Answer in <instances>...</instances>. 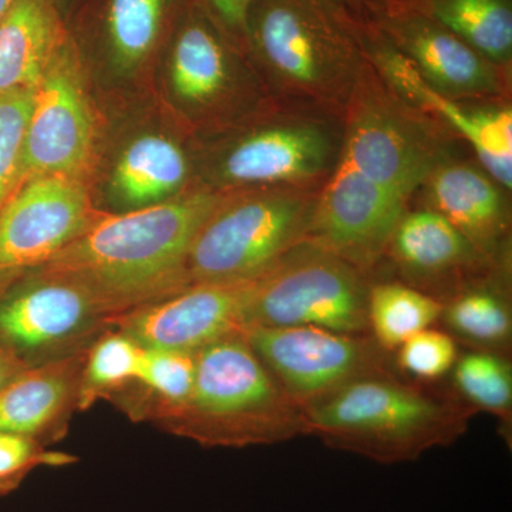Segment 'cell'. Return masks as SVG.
<instances>
[{
	"label": "cell",
	"instance_id": "1",
	"mask_svg": "<svg viewBox=\"0 0 512 512\" xmlns=\"http://www.w3.org/2000/svg\"><path fill=\"white\" fill-rule=\"evenodd\" d=\"M228 192L207 185L126 214H104L35 272L82 286L111 316L190 286L194 239Z\"/></svg>",
	"mask_w": 512,
	"mask_h": 512
},
{
	"label": "cell",
	"instance_id": "2",
	"mask_svg": "<svg viewBox=\"0 0 512 512\" xmlns=\"http://www.w3.org/2000/svg\"><path fill=\"white\" fill-rule=\"evenodd\" d=\"M244 49L275 101L342 119L367 63L353 13L326 0H252Z\"/></svg>",
	"mask_w": 512,
	"mask_h": 512
},
{
	"label": "cell",
	"instance_id": "3",
	"mask_svg": "<svg viewBox=\"0 0 512 512\" xmlns=\"http://www.w3.org/2000/svg\"><path fill=\"white\" fill-rule=\"evenodd\" d=\"M303 413L308 434L326 446L396 464L451 446L477 412L458 397L429 393L389 370L355 380Z\"/></svg>",
	"mask_w": 512,
	"mask_h": 512
},
{
	"label": "cell",
	"instance_id": "4",
	"mask_svg": "<svg viewBox=\"0 0 512 512\" xmlns=\"http://www.w3.org/2000/svg\"><path fill=\"white\" fill-rule=\"evenodd\" d=\"M194 389L160 427L204 447L271 446L308 434L306 417L237 332L195 353Z\"/></svg>",
	"mask_w": 512,
	"mask_h": 512
},
{
	"label": "cell",
	"instance_id": "5",
	"mask_svg": "<svg viewBox=\"0 0 512 512\" xmlns=\"http://www.w3.org/2000/svg\"><path fill=\"white\" fill-rule=\"evenodd\" d=\"M320 190L228 192L194 239L188 281L235 284L261 278L306 242Z\"/></svg>",
	"mask_w": 512,
	"mask_h": 512
},
{
	"label": "cell",
	"instance_id": "6",
	"mask_svg": "<svg viewBox=\"0 0 512 512\" xmlns=\"http://www.w3.org/2000/svg\"><path fill=\"white\" fill-rule=\"evenodd\" d=\"M343 140L342 117L274 101L221 148L212 164V190H320L342 160Z\"/></svg>",
	"mask_w": 512,
	"mask_h": 512
},
{
	"label": "cell",
	"instance_id": "7",
	"mask_svg": "<svg viewBox=\"0 0 512 512\" xmlns=\"http://www.w3.org/2000/svg\"><path fill=\"white\" fill-rule=\"evenodd\" d=\"M342 160L407 200L461 143L436 121L396 96L369 62L360 74L345 116Z\"/></svg>",
	"mask_w": 512,
	"mask_h": 512
},
{
	"label": "cell",
	"instance_id": "8",
	"mask_svg": "<svg viewBox=\"0 0 512 512\" xmlns=\"http://www.w3.org/2000/svg\"><path fill=\"white\" fill-rule=\"evenodd\" d=\"M369 289L365 274L355 266L303 242L256 279L245 326H316L365 333Z\"/></svg>",
	"mask_w": 512,
	"mask_h": 512
},
{
	"label": "cell",
	"instance_id": "9",
	"mask_svg": "<svg viewBox=\"0 0 512 512\" xmlns=\"http://www.w3.org/2000/svg\"><path fill=\"white\" fill-rule=\"evenodd\" d=\"M97 140L99 123L84 80L83 55L69 33L35 89L25 141V181L60 175L90 184Z\"/></svg>",
	"mask_w": 512,
	"mask_h": 512
},
{
	"label": "cell",
	"instance_id": "10",
	"mask_svg": "<svg viewBox=\"0 0 512 512\" xmlns=\"http://www.w3.org/2000/svg\"><path fill=\"white\" fill-rule=\"evenodd\" d=\"M355 32L366 60L399 99L436 121L474 151L477 163L505 190L512 188L510 103H467L434 90L413 63L373 25L359 19Z\"/></svg>",
	"mask_w": 512,
	"mask_h": 512
},
{
	"label": "cell",
	"instance_id": "11",
	"mask_svg": "<svg viewBox=\"0 0 512 512\" xmlns=\"http://www.w3.org/2000/svg\"><path fill=\"white\" fill-rule=\"evenodd\" d=\"M353 13L370 20L444 96L467 103L510 101L511 72L407 0H363Z\"/></svg>",
	"mask_w": 512,
	"mask_h": 512
},
{
	"label": "cell",
	"instance_id": "12",
	"mask_svg": "<svg viewBox=\"0 0 512 512\" xmlns=\"http://www.w3.org/2000/svg\"><path fill=\"white\" fill-rule=\"evenodd\" d=\"M242 333L302 409L362 377L389 372L383 349L365 333L316 326H245Z\"/></svg>",
	"mask_w": 512,
	"mask_h": 512
},
{
	"label": "cell",
	"instance_id": "13",
	"mask_svg": "<svg viewBox=\"0 0 512 512\" xmlns=\"http://www.w3.org/2000/svg\"><path fill=\"white\" fill-rule=\"evenodd\" d=\"M104 214L89 183L60 175L26 180L0 210V293L42 268Z\"/></svg>",
	"mask_w": 512,
	"mask_h": 512
},
{
	"label": "cell",
	"instance_id": "14",
	"mask_svg": "<svg viewBox=\"0 0 512 512\" xmlns=\"http://www.w3.org/2000/svg\"><path fill=\"white\" fill-rule=\"evenodd\" d=\"M109 319L82 286L37 272L0 293V338L30 366L86 350Z\"/></svg>",
	"mask_w": 512,
	"mask_h": 512
},
{
	"label": "cell",
	"instance_id": "15",
	"mask_svg": "<svg viewBox=\"0 0 512 512\" xmlns=\"http://www.w3.org/2000/svg\"><path fill=\"white\" fill-rule=\"evenodd\" d=\"M409 202L340 160L320 188L306 242L366 274L386 254Z\"/></svg>",
	"mask_w": 512,
	"mask_h": 512
},
{
	"label": "cell",
	"instance_id": "16",
	"mask_svg": "<svg viewBox=\"0 0 512 512\" xmlns=\"http://www.w3.org/2000/svg\"><path fill=\"white\" fill-rule=\"evenodd\" d=\"M255 281L191 285L161 301L111 316L109 326L127 333L144 349L197 353L244 329Z\"/></svg>",
	"mask_w": 512,
	"mask_h": 512
},
{
	"label": "cell",
	"instance_id": "17",
	"mask_svg": "<svg viewBox=\"0 0 512 512\" xmlns=\"http://www.w3.org/2000/svg\"><path fill=\"white\" fill-rule=\"evenodd\" d=\"M232 43L205 3L191 0L170 36L168 67L175 96L201 111L227 104L238 89L239 46Z\"/></svg>",
	"mask_w": 512,
	"mask_h": 512
},
{
	"label": "cell",
	"instance_id": "18",
	"mask_svg": "<svg viewBox=\"0 0 512 512\" xmlns=\"http://www.w3.org/2000/svg\"><path fill=\"white\" fill-rule=\"evenodd\" d=\"M420 191L426 208L443 215L485 261L495 264L510 229V204L504 187L480 164L457 156L441 163Z\"/></svg>",
	"mask_w": 512,
	"mask_h": 512
},
{
	"label": "cell",
	"instance_id": "19",
	"mask_svg": "<svg viewBox=\"0 0 512 512\" xmlns=\"http://www.w3.org/2000/svg\"><path fill=\"white\" fill-rule=\"evenodd\" d=\"M87 349L30 366L6 386L0 392V431L33 437L45 446L63 439L77 412Z\"/></svg>",
	"mask_w": 512,
	"mask_h": 512
},
{
	"label": "cell",
	"instance_id": "20",
	"mask_svg": "<svg viewBox=\"0 0 512 512\" xmlns=\"http://www.w3.org/2000/svg\"><path fill=\"white\" fill-rule=\"evenodd\" d=\"M67 39L55 0H15L0 20V96L35 90Z\"/></svg>",
	"mask_w": 512,
	"mask_h": 512
},
{
	"label": "cell",
	"instance_id": "21",
	"mask_svg": "<svg viewBox=\"0 0 512 512\" xmlns=\"http://www.w3.org/2000/svg\"><path fill=\"white\" fill-rule=\"evenodd\" d=\"M191 0H96L89 28L114 66L133 72L153 56Z\"/></svg>",
	"mask_w": 512,
	"mask_h": 512
},
{
	"label": "cell",
	"instance_id": "22",
	"mask_svg": "<svg viewBox=\"0 0 512 512\" xmlns=\"http://www.w3.org/2000/svg\"><path fill=\"white\" fill-rule=\"evenodd\" d=\"M386 254L414 281H441L490 264L450 221L430 208L407 210Z\"/></svg>",
	"mask_w": 512,
	"mask_h": 512
},
{
	"label": "cell",
	"instance_id": "23",
	"mask_svg": "<svg viewBox=\"0 0 512 512\" xmlns=\"http://www.w3.org/2000/svg\"><path fill=\"white\" fill-rule=\"evenodd\" d=\"M195 370V353L146 349L136 382L110 402L134 423L156 424L160 429L190 400Z\"/></svg>",
	"mask_w": 512,
	"mask_h": 512
},
{
	"label": "cell",
	"instance_id": "24",
	"mask_svg": "<svg viewBox=\"0 0 512 512\" xmlns=\"http://www.w3.org/2000/svg\"><path fill=\"white\" fill-rule=\"evenodd\" d=\"M190 173L183 148L171 138L147 134L123 151L111 184L117 198L136 210L181 194Z\"/></svg>",
	"mask_w": 512,
	"mask_h": 512
},
{
	"label": "cell",
	"instance_id": "25",
	"mask_svg": "<svg viewBox=\"0 0 512 512\" xmlns=\"http://www.w3.org/2000/svg\"><path fill=\"white\" fill-rule=\"evenodd\" d=\"M488 60L511 72L512 0H407Z\"/></svg>",
	"mask_w": 512,
	"mask_h": 512
},
{
	"label": "cell",
	"instance_id": "26",
	"mask_svg": "<svg viewBox=\"0 0 512 512\" xmlns=\"http://www.w3.org/2000/svg\"><path fill=\"white\" fill-rule=\"evenodd\" d=\"M443 302L414 286L387 282L370 286L367 330L387 352L397 350L441 318Z\"/></svg>",
	"mask_w": 512,
	"mask_h": 512
},
{
	"label": "cell",
	"instance_id": "27",
	"mask_svg": "<svg viewBox=\"0 0 512 512\" xmlns=\"http://www.w3.org/2000/svg\"><path fill=\"white\" fill-rule=\"evenodd\" d=\"M146 349L116 328L104 329L84 359L77 412H87L100 400H110L136 382Z\"/></svg>",
	"mask_w": 512,
	"mask_h": 512
},
{
	"label": "cell",
	"instance_id": "28",
	"mask_svg": "<svg viewBox=\"0 0 512 512\" xmlns=\"http://www.w3.org/2000/svg\"><path fill=\"white\" fill-rule=\"evenodd\" d=\"M441 318L448 329L483 350L504 348L511 338L510 306L494 286L474 285L461 289L443 303Z\"/></svg>",
	"mask_w": 512,
	"mask_h": 512
},
{
	"label": "cell",
	"instance_id": "29",
	"mask_svg": "<svg viewBox=\"0 0 512 512\" xmlns=\"http://www.w3.org/2000/svg\"><path fill=\"white\" fill-rule=\"evenodd\" d=\"M458 399L476 412H487L510 423L512 409L511 366L503 356L490 350L458 357L453 367Z\"/></svg>",
	"mask_w": 512,
	"mask_h": 512
},
{
	"label": "cell",
	"instance_id": "30",
	"mask_svg": "<svg viewBox=\"0 0 512 512\" xmlns=\"http://www.w3.org/2000/svg\"><path fill=\"white\" fill-rule=\"evenodd\" d=\"M35 90L0 96V210L25 181V141Z\"/></svg>",
	"mask_w": 512,
	"mask_h": 512
},
{
	"label": "cell",
	"instance_id": "31",
	"mask_svg": "<svg viewBox=\"0 0 512 512\" xmlns=\"http://www.w3.org/2000/svg\"><path fill=\"white\" fill-rule=\"evenodd\" d=\"M73 454L50 450L23 434L0 431V497L18 490L39 467H66L76 463Z\"/></svg>",
	"mask_w": 512,
	"mask_h": 512
},
{
	"label": "cell",
	"instance_id": "32",
	"mask_svg": "<svg viewBox=\"0 0 512 512\" xmlns=\"http://www.w3.org/2000/svg\"><path fill=\"white\" fill-rule=\"evenodd\" d=\"M397 352L400 369L424 382L446 376L458 359L454 339L447 333L430 328L406 340Z\"/></svg>",
	"mask_w": 512,
	"mask_h": 512
},
{
	"label": "cell",
	"instance_id": "33",
	"mask_svg": "<svg viewBox=\"0 0 512 512\" xmlns=\"http://www.w3.org/2000/svg\"><path fill=\"white\" fill-rule=\"evenodd\" d=\"M232 42L244 47V26L252 0H202Z\"/></svg>",
	"mask_w": 512,
	"mask_h": 512
},
{
	"label": "cell",
	"instance_id": "34",
	"mask_svg": "<svg viewBox=\"0 0 512 512\" xmlns=\"http://www.w3.org/2000/svg\"><path fill=\"white\" fill-rule=\"evenodd\" d=\"M29 367V363L16 350L0 338V392Z\"/></svg>",
	"mask_w": 512,
	"mask_h": 512
},
{
	"label": "cell",
	"instance_id": "35",
	"mask_svg": "<svg viewBox=\"0 0 512 512\" xmlns=\"http://www.w3.org/2000/svg\"><path fill=\"white\" fill-rule=\"evenodd\" d=\"M326 2L343 12H352V0H326Z\"/></svg>",
	"mask_w": 512,
	"mask_h": 512
},
{
	"label": "cell",
	"instance_id": "36",
	"mask_svg": "<svg viewBox=\"0 0 512 512\" xmlns=\"http://www.w3.org/2000/svg\"><path fill=\"white\" fill-rule=\"evenodd\" d=\"M13 2H15V0H0V20L5 18Z\"/></svg>",
	"mask_w": 512,
	"mask_h": 512
},
{
	"label": "cell",
	"instance_id": "37",
	"mask_svg": "<svg viewBox=\"0 0 512 512\" xmlns=\"http://www.w3.org/2000/svg\"><path fill=\"white\" fill-rule=\"evenodd\" d=\"M70 2H73V0H55L57 8H59L60 12H62L63 18L64 15H66V8Z\"/></svg>",
	"mask_w": 512,
	"mask_h": 512
},
{
	"label": "cell",
	"instance_id": "38",
	"mask_svg": "<svg viewBox=\"0 0 512 512\" xmlns=\"http://www.w3.org/2000/svg\"><path fill=\"white\" fill-rule=\"evenodd\" d=\"M363 0H352V13L355 12L356 6L359 5Z\"/></svg>",
	"mask_w": 512,
	"mask_h": 512
}]
</instances>
